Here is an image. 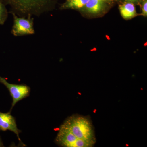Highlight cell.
I'll list each match as a JSON object with an SVG mask.
<instances>
[{
	"label": "cell",
	"mask_w": 147,
	"mask_h": 147,
	"mask_svg": "<svg viewBox=\"0 0 147 147\" xmlns=\"http://www.w3.org/2000/svg\"><path fill=\"white\" fill-rule=\"evenodd\" d=\"M96 137L91 121L86 116L74 115L61 125L55 142L64 147H92Z\"/></svg>",
	"instance_id": "1"
},
{
	"label": "cell",
	"mask_w": 147,
	"mask_h": 147,
	"mask_svg": "<svg viewBox=\"0 0 147 147\" xmlns=\"http://www.w3.org/2000/svg\"><path fill=\"white\" fill-rule=\"evenodd\" d=\"M11 8L10 12L20 17L39 16L53 8L55 0H1Z\"/></svg>",
	"instance_id": "2"
},
{
	"label": "cell",
	"mask_w": 147,
	"mask_h": 147,
	"mask_svg": "<svg viewBox=\"0 0 147 147\" xmlns=\"http://www.w3.org/2000/svg\"><path fill=\"white\" fill-rule=\"evenodd\" d=\"M13 24L11 33L15 36L34 34V18L31 16L20 17L12 13Z\"/></svg>",
	"instance_id": "3"
},
{
	"label": "cell",
	"mask_w": 147,
	"mask_h": 147,
	"mask_svg": "<svg viewBox=\"0 0 147 147\" xmlns=\"http://www.w3.org/2000/svg\"><path fill=\"white\" fill-rule=\"evenodd\" d=\"M0 82L8 89L12 98L11 110L18 101L28 97L30 94V88L25 85H16L9 84L5 78L0 76Z\"/></svg>",
	"instance_id": "4"
},
{
	"label": "cell",
	"mask_w": 147,
	"mask_h": 147,
	"mask_svg": "<svg viewBox=\"0 0 147 147\" xmlns=\"http://www.w3.org/2000/svg\"><path fill=\"white\" fill-rule=\"evenodd\" d=\"M0 130L2 131L9 130L15 133L21 141L19 134L21 132L18 129L14 117L10 113H3L0 112Z\"/></svg>",
	"instance_id": "5"
},
{
	"label": "cell",
	"mask_w": 147,
	"mask_h": 147,
	"mask_svg": "<svg viewBox=\"0 0 147 147\" xmlns=\"http://www.w3.org/2000/svg\"><path fill=\"white\" fill-rule=\"evenodd\" d=\"M119 8L121 15L125 19H131L137 16L136 8L133 3L126 2L119 5Z\"/></svg>",
	"instance_id": "6"
},
{
	"label": "cell",
	"mask_w": 147,
	"mask_h": 147,
	"mask_svg": "<svg viewBox=\"0 0 147 147\" xmlns=\"http://www.w3.org/2000/svg\"><path fill=\"white\" fill-rule=\"evenodd\" d=\"M85 6L88 12L96 14L102 11L103 3L102 0H88Z\"/></svg>",
	"instance_id": "7"
},
{
	"label": "cell",
	"mask_w": 147,
	"mask_h": 147,
	"mask_svg": "<svg viewBox=\"0 0 147 147\" xmlns=\"http://www.w3.org/2000/svg\"><path fill=\"white\" fill-rule=\"evenodd\" d=\"M88 0H67L61 6L62 9H78L85 6Z\"/></svg>",
	"instance_id": "8"
},
{
	"label": "cell",
	"mask_w": 147,
	"mask_h": 147,
	"mask_svg": "<svg viewBox=\"0 0 147 147\" xmlns=\"http://www.w3.org/2000/svg\"><path fill=\"white\" fill-rule=\"evenodd\" d=\"M8 16V11L1 1L0 0V25L5 24Z\"/></svg>",
	"instance_id": "9"
},
{
	"label": "cell",
	"mask_w": 147,
	"mask_h": 147,
	"mask_svg": "<svg viewBox=\"0 0 147 147\" xmlns=\"http://www.w3.org/2000/svg\"><path fill=\"white\" fill-rule=\"evenodd\" d=\"M142 15L147 17V0H144L142 5Z\"/></svg>",
	"instance_id": "10"
},
{
	"label": "cell",
	"mask_w": 147,
	"mask_h": 147,
	"mask_svg": "<svg viewBox=\"0 0 147 147\" xmlns=\"http://www.w3.org/2000/svg\"><path fill=\"white\" fill-rule=\"evenodd\" d=\"M139 0H125L126 2H130L132 3H137L139 1Z\"/></svg>",
	"instance_id": "11"
},
{
	"label": "cell",
	"mask_w": 147,
	"mask_h": 147,
	"mask_svg": "<svg viewBox=\"0 0 147 147\" xmlns=\"http://www.w3.org/2000/svg\"><path fill=\"white\" fill-rule=\"evenodd\" d=\"M3 146V144L1 140V138H0V147Z\"/></svg>",
	"instance_id": "12"
}]
</instances>
